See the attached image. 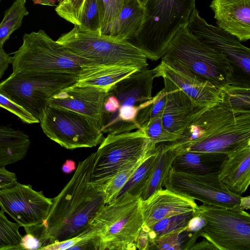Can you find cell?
Listing matches in <instances>:
<instances>
[{
    "mask_svg": "<svg viewBox=\"0 0 250 250\" xmlns=\"http://www.w3.org/2000/svg\"><path fill=\"white\" fill-rule=\"evenodd\" d=\"M96 155L95 152L80 162L71 179L52 199L43 221L48 245L73 238L86 230L106 204L104 190L91 180Z\"/></svg>",
    "mask_w": 250,
    "mask_h": 250,
    "instance_id": "obj_1",
    "label": "cell"
},
{
    "mask_svg": "<svg viewBox=\"0 0 250 250\" xmlns=\"http://www.w3.org/2000/svg\"><path fill=\"white\" fill-rule=\"evenodd\" d=\"M167 143L178 152L229 155L250 146V111L215 104L195 117L178 139Z\"/></svg>",
    "mask_w": 250,
    "mask_h": 250,
    "instance_id": "obj_2",
    "label": "cell"
},
{
    "mask_svg": "<svg viewBox=\"0 0 250 250\" xmlns=\"http://www.w3.org/2000/svg\"><path fill=\"white\" fill-rule=\"evenodd\" d=\"M154 69H141L107 91L100 126L103 133L116 134L140 129L139 111L152 101Z\"/></svg>",
    "mask_w": 250,
    "mask_h": 250,
    "instance_id": "obj_3",
    "label": "cell"
},
{
    "mask_svg": "<svg viewBox=\"0 0 250 250\" xmlns=\"http://www.w3.org/2000/svg\"><path fill=\"white\" fill-rule=\"evenodd\" d=\"M195 0H147L141 28L132 44L147 59L157 61L174 35L186 26Z\"/></svg>",
    "mask_w": 250,
    "mask_h": 250,
    "instance_id": "obj_4",
    "label": "cell"
},
{
    "mask_svg": "<svg viewBox=\"0 0 250 250\" xmlns=\"http://www.w3.org/2000/svg\"><path fill=\"white\" fill-rule=\"evenodd\" d=\"M164 61H176L200 78L220 88L230 83L233 69L226 57L190 33L186 26L170 41Z\"/></svg>",
    "mask_w": 250,
    "mask_h": 250,
    "instance_id": "obj_5",
    "label": "cell"
},
{
    "mask_svg": "<svg viewBox=\"0 0 250 250\" xmlns=\"http://www.w3.org/2000/svg\"><path fill=\"white\" fill-rule=\"evenodd\" d=\"M141 197L125 196L106 204L90 227L101 238L102 250H134L144 223Z\"/></svg>",
    "mask_w": 250,
    "mask_h": 250,
    "instance_id": "obj_6",
    "label": "cell"
},
{
    "mask_svg": "<svg viewBox=\"0 0 250 250\" xmlns=\"http://www.w3.org/2000/svg\"><path fill=\"white\" fill-rule=\"evenodd\" d=\"M78 75L59 72H13L0 83V93L40 122L50 99L76 83Z\"/></svg>",
    "mask_w": 250,
    "mask_h": 250,
    "instance_id": "obj_7",
    "label": "cell"
},
{
    "mask_svg": "<svg viewBox=\"0 0 250 250\" xmlns=\"http://www.w3.org/2000/svg\"><path fill=\"white\" fill-rule=\"evenodd\" d=\"M57 42L89 63L133 65L147 68V58L129 41L81 30L77 26Z\"/></svg>",
    "mask_w": 250,
    "mask_h": 250,
    "instance_id": "obj_8",
    "label": "cell"
},
{
    "mask_svg": "<svg viewBox=\"0 0 250 250\" xmlns=\"http://www.w3.org/2000/svg\"><path fill=\"white\" fill-rule=\"evenodd\" d=\"M12 58L13 72H59L78 75L86 60L54 41L42 30L24 34Z\"/></svg>",
    "mask_w": 250,
    "mask_h": 250,
    "instance_id": "obj_9",
    "label": "cell"
},
{
    "mask_svg": "<svg viewBox=\"0 0 250 250\" xmlns=\"http://www.w3.org/2000/svg\"><path fill=\"white\" fill-rule=\"evenodd\" d=\"M100 145L96 151L91 180L94 186L104 191L123 166L129 162L142 159L156 145L150 143L141 129L107 134Z\"/></svg>",
    "mask_w": 250,
    "mask_h": 250,
    "instance_id": "obj_10",
    "label": "cell"
},
{
    "mask_svg": "<svg viewBox=\"0 0 250 250\" xmlns=\"http://www.w3.org/2000/svg\"><path fill=\"white\" fill-rule=\"evenodd\" d=\"M201 236L219 250H250V215L240 207L198 206Z\"/></svg>",
    "mask_w": 250,
    "mask_h": 250,
    "instance_id": "obj_11",
    "label": "cell"
},
{
    "mask_svg": "<svg viewBox=\"0 0 250 250\" xmlns=\"http://www.w3.org/2000/svg\"><path fill=\"white\" fill-rule=\"evenodd\" d=\"M40 123L50 139L68 149L96 146L104 138L98 121L65 108L48 105Z\"/></svg>",
    "mask_w": 250,
    "mask_h": 250,
    "instance_id": "obj_12",
    "label": "cell"
},
{
    "mask_svg": "<svg viewBox=\"0 0 250 250\" xmlns=\"http://www.w3.org/2000/svg\"><path fill=\"white\" fill-rule=\"evenodd\" d=\"M198 40L224 55L233 69L231 84L250 87V49L234 35L208 23L195 7L186 26Z\"/></svg>",
    "mask_w": 250,
    "mask_h": 250,
    "instance_id": "obj_13",
    "label": "cell"
},
{
    "mask_svg": "<svg viewBox=\"0 0 250 250\" xmlns=\"http://www.w3.org/2000/svg\"><path fill=\"white\" fill-rule=\"evenodd\" d=\"M164 187L203 205L231 208L240 204L241 196L229 190L219 180L218 173L201 174L171 168Z\"/></svg>",
    "mask_w": 250,
    "mask_h": 250,
    "instance_id": "obj_14",
    "label": "cell"
},
{
    "mask_svg": "<svg viewBox=\"0 0 250 250\" xmlns=\"http://www.w3.org/2000/svg\"><path fill=\"white\" fill-rule=\"evenodd\" d=\"M52 204L42 191L34 190L31 185L17 182L0 190V207L21 227L42 223Z\"/></svg>",
    "mask_w": 250,
    "mask_h": 250,
    "instance_id": "obj_15",
    "label": "cell"
},
{
    "mask_svg": "<svg viewBox=\"0 0 250 250\" xmlns=\"http://www.w3.org/2000/svg\"><path fill=\"white\" fill-rule=\"evenodd\" d=\"M153 69L156 77L166 78L198 104L212 106L222 102L220 88L176 61L162 60Z\"/></svg>",
    "mask_w": 250,
    "mask_h": 250,
    "instance_id": "obj_16",
    "label": "cell"
},
{
    "mask_svg": "<svg viewBox=\"0 0 250 250\" xmlns=\"http://www.w3.org/2000/svg\"><path fill=\"white\" fill-rule=\"evenodd\" d=\"M163 79L164 89L167 94V104L162 116L163 125L167 131L180 136L195 117L211 106L196 104L167 79Z\"/></svg>",
    "mask_w": 250,
    "mask_h": 250,
    "instance_id": "obj_17",
    "label": "cell"
},
{
    "mask_svg": "<svg viewBox=\"0 0 250 250\" xmlns=\"http://www.w3.org/2000/svg\"><path fill=\"white\" fill-rule=\"evenodd\" d=\"M107 91L99 87L75 83L53 96L48 105L78 112L96 120L100 125Z\"/></svg>",
    "mask_w": 250,
    "mask_h": 250,
    "instance_id": "obj_18",
    "label": "cell"
},
{
    "mask_svg": "<svg viewBox=\"0 0 250 250\" xmlns=\"http://www.w3.org/2000/svg\"><path fill=\"white\" fill-rule=\"evenodd\" d=\"M142 209L143 229H147L161 219L170 216L195 212L198 215V205L192 198L161 188L145 200Z\"/></svg>",
    "mask_w": 250,
    "mask_h": 250,
    "instance_id": "obj_19",
    "label": "cell"
},
{
    "mask_svg": "<svg viewBox=\"0 0 250 250\" xmlns=\"http://www.w3.org/2000/svg\"><path fill=\"white\" fill-rule=\"evenodd\" d=\"M210 7L217 26L240 42L250 39V0H212Z\"/></svg>",
    "mask_w": 250,
    "mask_h": 250,
    "instance_id": "obj_20",
    "label": "cell"
},
{
    "mask_svg": "<svg viewBox=\"0 0 250 250\" xmlns=\"http://www.w3.org/2000/svg\"><path fill=\"white\" fill-rule=\"evenodd\" d=\"M218 177L231 192L239 195L245 192L250 184V146L227 155Z\"/></svg>",
    "mask_w": 250,
    "mask_h": 250,
    "instance_id": "obj_21",
    "label": "cell"
},
{
    "mask_svg": "<svg viewBox=\"0 0 250 250\" xmlns=\"http://www.w3.org/2000/svg\"><path fill=\"white\" fill-rule=\"evenodd\" d=\"M140 69L133 65L85 64L81 67L75 84L108 90L112 85Z\"/></svg>",
    "mask_w": 250,
    "mask_h": 250,
    "instance_id": "obj_22",
    "label": "cell"
},
{
    "mask_svg": "<svg viewBox=\"0 0 250 250\" xmlns=\"http://www.w3.org/2000/svg\"><path fill=\"white\" fill-rule=\"evenodd\" d=\"M177 152L172 165V169L201 174L219 173L223 163L227 158V154L221 152Z\"/></svg>",
    "mask_w": 250,
    "mask_h": 250,
    "instance_id": "obj_23",
    "label": "cell"
},
{
    "mask_svg": "<svg viewBox=\"0 0 250 250\" xmlns=\"http://www.w3.org/2000/svg\"><path fill=\"white\" fill-rule=\"evenodd\" d=\"M144 13V6L138 0H125L118 17L103 34L128 41L134 39L141 28Z\"/></svg>",
    "mask_w": 250,
    "mask_h": 250,
    "instance_id": "obj_24",
    "label": "cell"
},
{
    "mask_svg": "<svg viewBox=\"0 0 250 250\" xmlns=\"http://www.w3.org/2000/svg\"><path fill=\"white\" fill-rule=\"evenodd\" d=\"M30 144L29 136L23 131L8 126H0V167L23 159Z\"/></svg>",
    "mask_w": 250,
    "mask_h": 250,
    "instance_id": "obj_25",
    "label": "cell"
},
{
    "mask_svg": "<svg viewBox=\"0 0 250 250\" xmlns=\"http://www.w3.org/2000/svg\"><path fill=\"white\" fill-rule=\"evenodd\" d=\"M158 149V144L150 149L142 163L113 200L125 196H141L151 175Z\"/></svg>",
    "mask_w": 250,
    "mask_h": 250,
    "instance_id": "obj_26",
    "label": "cell"
},
{
    "mask_svg": "<svg viewBox=\"0 0 250 250\" xmlns=\"http://www.w3.org/2000/svg\"><path fill=\"white\" fill-rule=\"evenodd\" d=\"M158 152L156 163L148 182L141 197L146 200L155 191L164 187L177 152L167 143L158 144Z\"/></svg>",
    "mask_w": 250,
    "mask_h": 250,
    "instance_id": "obj_27",
    "label": "cell"
},
{
    "mask_svg": "<svg viewBox=\"0 0 250 250\" xmlns=\"http://www.w3.org/2000/svg\"><path fill=\"white\" fill-rule=\"evenodd\" d=\"M200 231H191L187 226L174 230L154 240L150 243L148 250H189L200 236Z\"/></svg>",
    "mask_w": 250,
    "mask_h": 250,
    "instance_id": "obj_28",
    "label": "cell"
},
{
    "mask_svg": "<svg viewBox=\"0 0 250 250\" xmlns=\"http://www.w3.org/2000/svg\"><path fill=\"white\" fill-rule=\"evenodd\" d=\"M25 3V0H15L5 11L0 23V46L3 47L12 33L21 27L23 18L28 15Z\"/></svg>",
    "mask_w": 250,
    "mask_h": 250,
    "instance_id": "obj_29",
    "label": "cell"
},
{
    "mask_svg": "<svg viewBox=\"0 0 250 250\" xmlns=\"http://www.w3.org/2000/svg\"><path fill=\"white\" fill-rule=\"evenodd\" d=\"M104 11L100 0H85L78 27L82 31L101 34Z\"/></svg>",
    "mask_w": 250,
    "mask_h": 250,
    "instance_id": "obj_30",
    "label": "cell"
},
{
    "mask_svg": "<svg viewBox=\"0 0 250 250\" xmlns=\"http://www.w3.org/2000/svg\"><path fill=\"white\" fill-rule=\"evenodd\" d=\"M197 215L193 211L174 215L161 219L147 229H142L147 232L149 247L150 243L158 237L186 227L192 217Z\"/></svg>",
    "mask_w": 250,
    "mask_h": 250,
    "instance_id": "obj_31",
    "label": "cell"
},
{
    "mask_svg": "<svg viewBox=\"0 0 250 250\" xmlns=\"http://www.w3.org/2000/svg\"><path fill=\"white\" fill-rule=\"evenodd\" d=\"M221 103L232 108L250 111V87L229 83L220 88Z\"/></svg>",
    "mask_w": 250,
    "mask_h": 250,
    "instance_id": "obj_32",
    "label": "cell"
},
{
    "mask_svg": "<svg viewBox=\"0 0 250 250\" xmlns=\"http://www.w3.org/2000/svg\"><path fill=\"white\" fill-rule=\"evenodd\" d=\"M20 227L17 222L10 221L0 210V250H21Z\"/></svg>",
    "mask_w": 250,
    "mask_h": 250,
    "instance_id": "obj_33",
    "label": "cell"
},
{
    "mask_svg": "<svg viewBox=\"0 0 250 250\" xmlns=\"http://www.w3.org/2000/svg\"><path fill=\"white\" fill-rule=\"evenodd\" d=\"M144 158L140 160L129 162L125 164L109 181L104 189L105 204L113 200L131 177Z\"/></svg>",
    "mask_w": 250,
    "mask_h": 250,
    "instance_id": "obj_34",
    "label": "cell"
},
{
    "mask_svg": "<svg viewBox=\"0 0 250 250\" xmlns=\"http://www.w3.org/2000/svg\"><path fill=\"white\" fill-rule=\"evenodd\" d=\"M140 129L150 143L156 145L173 142L180 137V136L169 132L164 127L161 117L149 120Z\"/></svg>",
    "mask_w": 250,
    "mask_h": 250,
    "instance_id": "obj_35",
    "label": "cell"
},
{
    "mask_svg": "<svg viewBox=\"0 0 250 250\" xmlns=\"http://www.w3.org/2000/svg\"><path fill=\"white\" fill-rule=\"evenodd\" d=\"M23 228L26 234L22 237L21 240V250H42L48 245L43 222Z\"/></svg>",
    "mask_w": 250,
    "mask_h": 250,
    "instance_id": "obj_36",
    "label": "cell"
},
{
    "mask_svg": "<svg viewBox=\"0 0 250 250\" xmlns=\"http://www.w3.org/2000/svg\"><path fill=\"white\" fill-rule=\"evenodd\" d=\"M167 101V94L163 88L152 98L151 102L138 112L136 121L141 127L149 120L162 117Z\"/></svg>",
    "mask_w": 250,
    "mask_h": 250,
    "instance_id": "obj_37",
    "label": "cell"
},
{
    "mask_svg": "<svg viewBox=\"0 0 250 250\" xmlns=\"http://www.w3.org/2000/svg\"><path fill=\"white\" fill-rule=\"evenodd\" d=\"M85 0H61L55 10L59 16L74 25L78 26Z\"/></svg>",
    "mask_w": 250,
    "mask_h": 250,
    "instance_id": "obj_38",
    "label": "cell"
},
{
    "mask_svg": "<svg viewBox=\"0 0 250 250\" xmlns=\"http://www.w3.org/2000/svg\"><path fill=\"white\" fill-rule=\"evenodd\" d=\"M74 238L75 244L70 250H102L101 238L91 227Z\"/></svg>",
    "mask_w": 250,
    "mask_h": 250,
    "instance_id": "obj_39",
    "label": "cell"
},
{
    "mask_svg": "<svg viewBox=\"0 0 250 250\" xmlns=\"http://www.w3.org/2000/svg\"><path fill=\"white\" fill-rule=\"evenodd\" d=\"M102 4L104 17L101 30L104 34L119 14L125 0H100Z\"/></svg>",
    "mask_w": 250,
    "mask_h": 250,
    "instance_id": "obj_40",
    "label": "cell"
},
{
    "mask_svg": "<svg viewBox=\"0 0 250 250\" xmlns=\"http://www.w3.org/2000/svg\"><path fill=\"white\" fill-rule=\"evenodd\" d=\"M0 107L18 116L23 122L32 124L40 122L21 106L0 93Z\"/></svg>",
    "mask_w": 250,
    "mask_h": 250,
    "instance_id": "obj_41",
    "label": "cell"
},
{
    "mask_svg": "<svg viewBox=\"0 0 250 250\" xmlns=\"http://www.w3.org/2000/svg\"><path fill=\"white\" fill-rule=\"evenodd\" d=\"M17 182L15 173L7 170L4 167H0V190L11 187Z\"/></svg>",
    "mask_w": 250,
    "mask_h": 250,
    "instance_id": "obj_42",
    "label": "cell"
},
{
    "mask_svg": "<svg viewBox=\"0 0 250 250\" xmlns=\"http://www.w3.org/2000/svg\"><path fill=\"white\" fill-rule=\"evenodd\" d=\"M12 58V57L4 51L3 47L0 46V80L9 64L11 63Z\"/></svg>",
    "mask_w": 250,
    "mask_h": 250,
    "instance_id": "obj_43",
    "label": "cell"
},
{
    "mask_svg": "<svg viewBox=\"0 0 250 250\" xmlns=\"http://www.w3.org/2000/svg\"><path fill=\"white\" fill-rule=\"evenodd\" d=\"M149 240L147 232L143 229L139 233L137 241V249L140 250H148Z\"/></svg>",
    "mask_w": 250,
    "mask_h": 250,
    "instance_id": "obj_44",
    "label": "cell"
},
{
    "mask_svg": "<svg viewBox=\"0 0 250 250\" xmlns=\"http://www.w3.org/2000/svg\"><path fill=\"white\" fill-rule=\"evenodd\" d=\"M189 250H217L209 242L205 239L203 241L195 243Z\"/></svg>",
    "mask_w": 250,
    "mask_h": 250,
    "instance_id": "obj_45",
    "label": "cell"
},
{
    "mask_svg": "<svg viewBox=\"0 0 250 250\" xmlns=\"http://www.w3.org/2000/svg\"><path fill=\"white\" fill-rule=\"evenodd\" d=\"M239 207L243 209H249L250 208V196L242 197L241 198V202Z\"/></svg>",
    "mask_w": 250,
    "mask_h": 250,
    "instance_id": "obj_46",
    "label": "cell"
},
{
    "mask_svg": "<svg viewBox=\"0 0 250 250\" xmlns=\"http://www.w3.org/2000/svg\"><path fill=\"white\" fill-rule=\"evenodd\" d=\"M35 4H40L45 6H55L54 0H31Z\"/></svg>",
    "mask_w": 250,
    "mask_h": 250,
    "instance_id": "obj_47",
    "label": "cell"
},
{
    "mask_svg": "<svg viewBox=\"0 0 250 250\" xmlns=\"http://www.w3.org/2000/svg\"><path fill=\"white\" fill-rule=\"evenodd\" d=\"M69 165L71 166L70 169V170L71 171L72 170H73L74 168H75V164L73 162V161H71V163H69ZM68 167V165L67 164H65L63 166V167H62V169L63 170L66 172V171L68 167Z\"/></svg>",
    "mask_w": 250,
    "mask_h": 250,
    "instance_id": "obj_48",
    "label": "cell"
},
{
    "mask_svg": "<svg viewBox=\"0 0 250 250\" xmlns=\"http://www.w3.org/2000/svg\"><path fill=\"white\" fill-rule=\"evenodd\" d=\"M140 2L143 4V5H144V4H145V3L146 2V0H138Z\"/></svg>",
    "mask_w": 250,
    "mask_h": 250,
    "instance_id": "obj_49",
    "label": "cell"
},
{
    "mask_svg": "<svg viewBox=\"0 0 250 250\" xmlns=\"http://www.w3.org/2000/svg\"><path fill=\"white\" fill-rule=\"evenodd\" d=\"M0 1H1V0H0Z\"/></svg>",
    "mask_w": 250,
    "mask_h": 250,
    "instance_id": "obj_50",
    "label": "cell"
}]
</instances>
